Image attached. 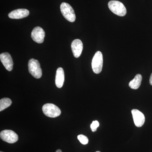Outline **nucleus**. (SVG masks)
Returning a JSON list of instances; mask_svg holds the SVG:
<instances>
[{
  "instance_id": "nucleus-8",
  "label": "nucleus",
  "mask_w": 152,
  "mask_h": 152,
  "mask_svg": "<svg viewBox=\"0 0 152 152\" xmlns=\"http://www.w3.org/2000/svg\"><path fill=\"white\" fill-rule=\"evenodd\" d=\"M133 120L136 126L141 127L143 125L145 122V115L137 109L132 110Z\"/></svg>"
},
{
  "instance_id": "nucleus-19",
  "label": "nucleus",
  "mask_w": 152,
  "mask_h": 152,
  "mask_svg": "<svg viewBox=\"0 0 152 152\" xmlns=\"http://www.w3.org/2000/svg\"><path fill=\"white\" fill-rule=\"evenodd\" d=\"M96 152H101L99 151H96Z\"/></svg>"
},
{
  "instance_id": "nucleus-2",
  "label": "nucleus",
  "mask_w": 152,
  "mask_h": 152,
  "mask_svg": "<svg viewBox=\"0 0 152 152\" xmlns=\"http://www.w3.org/2000/svg\"><path fill=\"white\" fill-rule=\"evenodd\" d=\"M29 72L31 75L37 79L40 78L42 76V70L38 60L31 59L28 62Z\"/></svg>"
},
{
  "instance_id": "nucleus-13",
  "label": "nucleus",
  "mask_w": 152,
  "mask_h": 152,
  "mask_svg": "<svg viewBox=\"0 0 152 152\" xmlns=\"http://www.w3.org/2000/svg\"><path fill=\"white\" fill-rule=\"evenodd\" d=\"M142 80V76L140 74L136 75L135 77L129 83V86L133 89H137L140 86Z\"/></svg>"
},
{
  "instance_id": "nucleus-10",
  "label": "nucleus",
  "mask_w": 152,
  "mask_h": 152,
  "mask_svg": "<svg viewBox=\"0 0 152 152\" xmlns=\"http://www.w3.org/2000/svg\"><path fill=\"white\" fill-rule=\"evenodd\" d=\"M71 48L74 57L78 58L81 55L83 50V44L79 39L74 40L71 44Z\"/></svg>"
},
{
  "instance_id": "nucleus-11",
  "label": "nucleus",
  "mask_w": 152,
  "mask_h": 152,
  "mask_svg": "<svg viewBox=\"0 0 152 152\" xmlns=\"http://www.w3.org/2000/svg\"><path fill=\"white\" fill-rule=\"evenodd\" d=\"M29 15V11L25 9H20L12 11L9 14L10 18L20 19L26 18Z\"/></svg>"
},
{
  "instance_id": "nucleus-14",
  "label": "nucleus",
  "mask_w": 152,
  "mask_h": 152,
  "mask_svg": "<svg viewBox=\"0 0 152 152\" xmlns=\"http://www.w3.org/2000/svg\"><path fill=\"white\" fill-rule=\"evenodd\" d=\"M12 101L9 98H5L0 100V111L4 110L12 104Z\"/></svg>"
},
{
  "instance_id": "nucleus-5",
  "label": "nucleus",
  "mask_w": 152,
  "mask_h": 152,
  "mask_svg": "<svg viewBox=\"0 0 152 152\" xmlns=\"http://www.w3.org/2000/svg\"><path fill=\"white\" fill-rule=\"evenodd\" d=\"M44 114L50 118H55L60 116L61 114L60 109L53 104H45L42 107Z\"/></svg>"
},
{
  "instance_id": "nucleus-17",
  "label": "nucleus",
  "mask_w": 152,
  "mask_h": 152,
  "mask_svg": "<svg viewBox=\"0 0 152 152\" xmlns=\"http://www.w3.org/2000/svg\"><path fill=\"white\" fill-rule=\"evenodd\" d=\"M150 84L152 86V73L151 74V77H150Z\"/></svg>"
},
{
  "instance_id": "nucleus-15",
  "label": "nucleus",
  "mask_w": 152,
  "mask_h": 152,
  "mask_svg": "<svg viewBox=\"0 0 152 152\" xmlns=\"http://www.w3.org/2000/svg\"><path fill=\"white\" fill-rule=\"evenodd\" d=\"M78 140L80 141L81 143L83 144V145H86L88 142V139L86 136L84 135L83 134L79 135L77 136Z\"/></svg>"
},
{
  "instance_id": "nucleus-6",
  "label": "nucleus",
  "mask_w": 152,
  "mask_h": 152,
  "mask_svg": "<svg viewBox=\"0 0 152 152\" xmlns=\"http://www.w3.org/2000/svg\"><path fill=\"white\" fill-rule=\"evenodd\" d=\"M0 137L4 141L10 144L15 143L18 140V134L10 130H4L1 132Z\"/></svg>"
},
{
  "instance_id": "nucleus-4",
  "label": "nucleus",
  "mask_w": 152,
  "mask_h": 152,
  "mask_svg": "<svg viewBox=\"0 0 152 152\" xmlns=\"http://www.w3.org/2000/svg\"><path fill=\"white\" fill-rule=\"evenodd\" d=\"M103 58L102 52L97 51L95 53L92 61V68L95 74H99L102 69Z\"/></svg>"
},
{
  "instance_id": "nucleus-3",
  "label": "nucleus",
  "mask_w": 152,
  "mask_h": 152,
  "mask_svg": "<svg viewBox=\"0 0 152 152\" xmlns=\"http://www.w3.org/2000/svg\"><path fill=\"white\" fill-rule=\"evenodd\" d=\"M60 9L64 17L69 21L74 22L76 20V15L73 9L69 4L62 3L61 5Z\"/></svg>"
},
{
  "instance_id": "nucleus-20",
  "label": "nucleus",
  "mask_w": 152,
  "mask_h": 152,
  "mask_svg": "<svg viewBox=\"0 0 152 152\" xmlns=\"http://www.w3.org/2000/svg\"></svg>"
},
{
  "instance_id": "nucleus-18",
  "label": "nucleus",
  "mask_w": 152,
  "mask_h": 152,
  "mask_svg": "<svg viewBox=\"0 0 152 152\" xmlns=\"http://www.w3.org/2000/svg\"><path fill=\"white\" fill-rule=\"evenodd\" d=\"M56 152H62V151H61V150L58 149V150H57V151H56Z\"/></svg>"
},
{
  "instance_id": "nucleus-7",
  "label": "nucleus",
  "mask_w": 152,
  "mask_h": 152,
  "mask_svg": "<svg viewBox=\"0 0 152 152\" xmlns=\"http://www.w3.org/2000/svg\"><path fill=\"white\" fill-rule=\"evenodd\" d=\"M45 34L44 30L40 27H36L32 31L31 37L33 40L36 42L41 44L43 42Z\"/></svg>"
},
{
  "instance_id": "nucleus-12",
  "label": "nucleus",
  "mask_w": 152,
  "mask_h": 152,
  "mask_svg": "<svg viewBox=\"0 0 152 152\" xmlns=\"http://www.w3.org/2000/svg\"><path fill=\"white\" fill-rule=\"evenodd\" d=\"M64 72L63 68L60 67L57 69L56 76V85L58 88H61L64 82Z\"/></svg>"
},
{
  "instance_id": "nucleus-16",
  "label": "nucleus",
  "mask_w": 152,
  "mask_h": 152,
  "mask_svg": "<svg viewBox=\"0 0 152 152\" xmlns=\"http://www.w3.org/2000/svg\"><path fill=\"white\" fill-rule=\"evenodd\" d=\"M99 126V124L98 121H94L91 125V129L93 132H96Z\"/></svg>"
},
{
  "instance_id": "nucleus-9",
  "label": "nucleus",
  "mask_w": 152,
  "mask_h": 152,
  "mask_svg": "<svg viewBox=\"0 0 152 152\" xmlns=\"http://www.w3.org/2000/svg\"><path fill=\"white\" fill-rule=\"evenodd\" d=\"M0 59L7 70L10 72L12 70L13 62L11 55L9 53H4L1 54Z\"/></svg>"
},
{
  "instance_id": "nucleus-1",
  "label": "nucleus",
  "mask_w": 152,
  "mask_h": 152,
  "mask_svg": "<svg viewBox=\"0 0 152 152\" xmlns=\"http://www.w3.org/2000/svg\"><path fill=\"white\" fill-rule=\"evenodd\" d=\"M108 5L110 11L119 16H124L126 14V9L124 4L119 1H110Z\"/></svg>"
}]
</instances>
